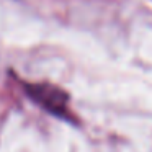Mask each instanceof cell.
<instances>
[{"label":"cell","mask_w":152,"mask_h":152,"mask_svg":"<svg viewBox=\"0 0 152 152\" xmlns=\"http://www.w3.org/2000/svg\"><path fill=\"white\" fill-rule=\"evenodd\" d=\"M25 90L44 110H48L49 113L59 116V118H67L69 100H67V95L64 90L49 85V83H26Z\"/></svg>","instance_id":"cell-1"}]
</instances>
